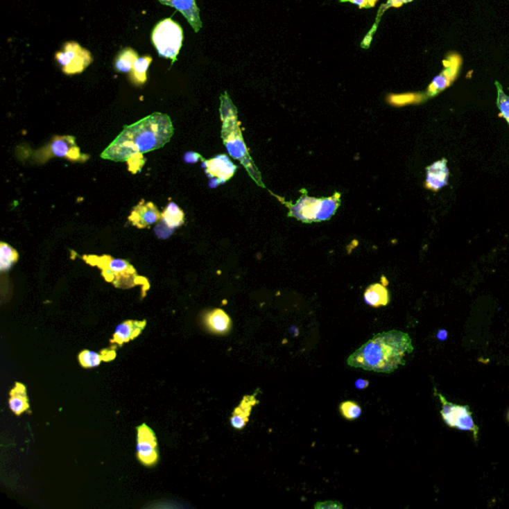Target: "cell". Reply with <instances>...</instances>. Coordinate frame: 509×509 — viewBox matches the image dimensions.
<instances>
[{"instance_id":"cell-1","label":"cell","mask_w":509,"mask_h":509,"mask_svg":"<svg viewBox=\"0 0 509 509\" xmlns=\"http://www.w3.org/2000/svg\"><path fill=\"white\" fill-rule=\"evenodd\" d=\"M173 132L171 118L167 114L155 112L132 125L126 126L101 157L112 162H128L130 169L135 162H139L143 166L144 164L139 158L144 153L164 148L171 141Z\"/></svg>"},{"instance_id":"cell-2","label":"cell","mask_w":509,"mask_h":509,"mask_svg":"<svg viewBox=\"0 0 509 509\" xmlns=\"http://www.w3.org/2000/svg\"><path fill=\"white\" fill-rule=\"evenodd\" d=\"M414 350L410 336L399 330L382 332L352 353L347 364L376 373H392L404 365L406 354Z\"/></svg>"},{"instance_id":"cell-3","label":"cell","mask_w":509,"mask_h":509,"mask_svg":"<svg viewBox=\"0 0 509 509\" xmlns=\"http://www.w3.org/2000/svg\"><path fill=\"white\" fill-rule=\"evenodd\" d=\"M220 112H221V119L223 121L222 139H223L227 150L232 157L237 158L245 165V167H246L250 174H252L257 183H260V185L263 187L260 175L257 174L253 162L248 157L246 146H245L244 141H243L239 126H238L237 112H236V107H234L227 93L221 96Z\"/></svg>"},{"instance_id":"cell-4","label":"cell","mask_w":509,"mask_h":509,"mask_svg":"<svg viewBox=\"0 0 509 509\" xmlns=\"http://www.w3.org/2000/svg\"><path fill=\"white\" fill-rule=\"evenodd\" d=\"M151 41L160 57L171 59L174 63L182 46V28L178 22L167 18L158 22L153 28Z\"/></svg>"},{"instance_id":"cell-5","label":"cell","mask_w":509,"mask_h":509,"mask_svg":"<svg viewBox=\"0 0 509 509\" xmlns=\"http://www.w3.org/2000/svg\"><path fill=\"white\" fill-rule=\"evenodd\" d=\"M85 258L87 262L98 266L102 270L105 279L114 284L117 288H132L137 285V270L128 261L109 256H89Z\"/></svg>"},{"instance_id":"cell-6","label":"cell","mask_w":509,"mask_h":509,"mask_svg":"<svg viewBox=\"0 0 509 509\" xmlns=\"http://www.w3.org/2000/svg\"><path fill=\"white\" fill-rule=\"evenodd\" d=\"M75 139L71 135L53 137L51 141L34 153V160L41 164H45L52 157H65L74 162H86L89 157L82 155Z\"/></svg>"},{"instance_id":"cell-7","label":"cell","mask_w":509,"mask_h":509,"mask_svg":"<svg viewBox=\"0 0 509 509\" xmlns=\"http://www.w3.org/2000/svg\"><path fill=\"white\" fill-rule=\"evenodd\" d=\"M55 59L62 66L64 74H80L93 62L91 52L77 42H67L63 51L57 52Z\"/></svg>"},{"instance_id":"cell-8","label":"cell","mask_w":509,"mask_h":509,"mask_svg":"<svg viewBox=\"0 0 509 509\" xmlns=\"http://www.w3.org/2000/svg\"><path fill=\"white\" fill-rule=\"evenodd\" d=\"M442 402L441 415L445 423L451 428H457L460 431H469L474 433V439L478 440V428L474 423L472 412L467 406L453 404L446 400L441 394H437Z\"/></svg>"},{"instance_id":"cell-9","label":"cell","mask_w":509,"mask_h":509,"mask_svg":"<svg viewBox=\"0 0 509 509\" xmlns=\"http://www.w3.org/2000/svg\"><path fill=\"white\" fill-rule=\"evenodd\" d=\"M137 453L139 462L146 467L157 464L158 460L157 437L146 424L137 428Z\"/></svg>"},{"instance_id":"cell-10","label":"cell","mask_w":509,"mask_h":509,"mask_svg":"<svg viewBox=\"0 0 509 509\" xmlns=\"http://www.w3.org/2000/svg\"><path fill=\"white\" fill-rule=\"evenodd\" d=\"M462 66V58L458 54L449 55L444 61V70L433 80L428 87L427 97H435L455 81Z\"/></svg>"},{"instance_id":"cell-11","label":"cell","mask_w":509,"mask_h":509,"mask_svg":"<svg viewBox=\"0 0 509 509\" xmlns=\"http://www.w3.org/2000/svg\"><path fill=\"white\" fill-rule=\"evenodd\" d=\"M336 204L334 199H315L311 197H302L293 208V215L304 221L325 219L322 209L327 206Z\"/></svg>"},{"instance_id":"cell-12","label":"cell","mask_w":509,"mask_h":509,"mask_svg":"<svg viewBox=\"0 0 509 509\" xmlns=\"http://www.w3.org/2000/svg\"><path fill=\"white\" fill-rule=\"evenodd\" d=\"M162 219V214L157 206L153 202L141 201L132 209V214L128 216V221L137 228L143 229L150 225L157 223Z\"/></svg>"},{"instance_id":"cell-13","label":"cell","mask_w":509,"mask_h":509,"mask_svg":"<svg viewBox=\"0 0 509 509\" xmlns=\"http://www.w3.org/2000/svg\"><path fill=\"white\" fill-rule=\"evenodd\" d=\"M158 1L164 6H171L182 13L195 32H199L202 28L200 11L197 8L195 0H158Z\"/></svg>"},{"instance_id":"cell-14","label":"cell","mask_w":509,"mask_h":509,"mask_svg":"<svg viewBox=\"0 0 509 509\" xmlns=\"http://www.w3.org/2000/svg\"><path fill=\"white\" fill-rule=\"evenodd\" d=\"M206 173L220 182L230 180L235 173V166L226 155H217L216 157L205 162Z\"/></svg>"},{"instance_id":"cell-15","label":"cell","mask_w":509,"mask_h":509,"mask_svg":"<svg viewBox=\"0 0 509 509\" xmlns=\"http://www.w3.org/2000/svg\"><path fill=\"white\" fill-rule=\"evenodd\" d=\"M449 171L447 159L435 162L427 167V178H426V188L439 191L442 187L448 185Z\"/></svg>"},{"instance_id":"cell-16","label":"cell","mask_w":509,"mask_h":509,"mask_svg":"<svg viewBox=\"0 0 509 509\" xmlns=\"http://www.w3.org/2000/svg\"><path fill=\"white\" fill-rule=\"evenodd\" d=\"M203 320L206 329L218 336L229 334L232 329L230 316L220 309H213L206 313Z\"/></svg>"},{"instance_id":"cell-17","label":"cell","mask_w":509,"mask_h":509,"mask_svg":"<svg viewBox=\"0 0 509 509\" xmlns=\"http://www.w3.org/2000/svg\"><path fill=\"white\" fill-rule=\"evenodd\" d=\"M259 390H257L256 393L253 395L244 396L239 406L234 410L230 422L231 425L236 430H242V429L246 427L252 410H253L254 406L259 404V401L256 399Z\"/></svg>"},{"instance_id":"cell-18","label":"cell","mask_w":509,"mask_h":509,"mask_svg":"<svg viewBox=\"0 0 509 509\" xmlns=\"http://www.w3.org/2000/svg\"><path fill=\"white\" fill-rule=\"evenodd\" d=\"M146 325V320H127V322H121L114 330L111 341L119 345L130 343L141 334Z\"/></svg>"},{"instance_id":"cell-19","label":"cell","mask_w":509,"mask_h":509,"mask_svg":"<svg viewBox=\"0 0 509 509\" xmlns=\"http://www.w3.org/2000/svg\"><path fill=\"white\" fill-rule=\"evenodd\" d=\"M9 407L16 416L29 409L28 397H27L26 387L21 383H15V386L9 394Z\"/></svg>"},{"instance_id":"cell-20","label":"cell","mask_w":509,"mask_h":509,"mask_svg":"<svg viewBox=\"0 0 509 509\" xmlns=\"http://www.w3.org/2000/svg\"><path fill=\"white\" fill-rule=\"evenodd\" d=\"M114 357L116 352L114 350H102L101 353L83 350L79 354V362L84 368H94L100 365L103 361L114 360Z\"/></svg>"},{"instance_id":"cell-21","label":"cell","mask_w":509,"mask_h":509,"mask_svg":"<svg viewBox=\"0 0 509 509\" xmlns=\"http://www.w3.org/2000/svg\"><path fill=\"white\" fill-rule=\"evenodd\" d=\"M364 300L373 307L387 306L389 304L388 290L380 284L369 286L364 293Z\"/></svg>"},{"instance_id":"cell-22","label":"cell","mask_w":509,"mask_h":509,"mask_svg":"<svg viewBox=\"0 0 509 509\" xmlns=\"http://www.w3.org/2000/svg\"><path fill=\"white\" fill-rule=\"evenodd\" d=\"M412 1L413 0H388L386 3L382 4V6H380L379 10H378L377 16H376V20L374 24H373L372 28L369 31L365 37H364V40L362 41L361 47L364 48V49H368L369 46L371 45L373 36H374L376 31H377L378 24H379L383 13H384L385 11L388 10L389 8H401V6H404V4L409 3V2Z\"/></svg>"},{"instance_id":"cell-23","label":"cell","mask_w":509,"mask_h":509,"mask_svg":"<svg viewBox=\"0 0 509 509\" xmlns=\"http://www.w3.org/2000/svg\"><path fill=\"white\" fill-rule=\"evenodd\" d=\"M151 62H153V58L148 56H148L137 59V62H135L132 70L130 72V82L135 85V86H143V85L146 84V80H148L146 72H148V69L150 67Z\"/></svg>"},{"instance_id":"cell-24","label":"cell","mask_w":509,"mask_h":509,"mask_svg":"<svg viewBox=\"0 0 509 509\" xmlns=\"http://www.w3.org/2000/svg\"><path fill=\"white\" fill-rule=\"evenodd\" d=\"M137 59L139 56L134 49L130 47L125 48L117 56L114 60V68L118 72L130 73Z\"/></svg>"},{"instance_id":"cell-25","label":"cell","mask_w":509,"mask_h":509,"mask_svg":"<svg viewBox=\"0 0 509 509\" xmlns=\"http://www.w3.org/2000/svg\"><path fill=\"white\" fill-rule=\"evenodd\" d=\"M162 220L169 228H178L184 223V213L174 202H171L162 214Z\"/></svg>"},{"instance_id":"cell-26","label":"cell","mask_w":509,"mask_h":509,"mask_svg":"<svg viewBox=\"0 0 509 509\" xmlns=\"http://www.w3.org/2000/svg\"><path fill=\"white\" fill-rule=\"evenodd\" d=\"M17 251L6 242H1L0 244V269L2 272L10 269L17 262Z\"/></svg>"},{"instance_id":"cell-27","label":"cell","mask_w":509,"mask_h":509,"mask_svg":"<svg viewBox=\"0 0 509 509\" xmlns=\"http://www.w3.org/2000/svg\"><path fill=\"white\" fill-rule=\"evenodd\" d=\"M497 89V107L501 112V117L506 119L509 125V95L504 93L502 86L499 82L495 83Z\"/></svg>"},{"instance_id":"cell-28","label":"cell","mask_w":509,"mask_h":509,"mask_svg":"<svg viewBox=\"0 0 509 509\" xmlns=\"http://www.w3.org/2000/svg\"><path fill=\"white\" fill-rule=\"evenodd\" d=\"M339 411L346 420L353 421V420L359 418L362 410L357 403L352 402V401H345V402L339 405Z\"/></svg>"},{"instance_id":"cell-29","label":"cell","mask_w":509,"mask_h":509,"mask_svg":"<svg viewBox=\"0 0 509 509\" xmlns=\"http://www.w3.org/2000/svg\"><path fill=\"white\" fill-rule=\"evenodd\" d=\"M378 0H339V2H350L360 9L373 8Z\"/></svg>"},{"instance_id":"cell-30","label":"cell","mask_w":509,"mask_h":509,"mask_svg":"<svg viewBox=\"0 0 509 509\" xmlns=\"http://www.w3.org/2000/svg\"><path fill=\"white\" fill-rule=\"evenodd\" d=\"M316 509H327V508H336L343 509V506L340 502L336 501H327L323 502H318L315 506Z\"/></svg>"},{"instance_id":"cell-31","label":"cell","mask_w":509,"mask_h":509,"mask_svg":"<svg viewBox=\"0 0 509 509\" xmlns=\"http://www.w3.org/2000/svg\"><path fill=\"white\" fill-rule=\"evenodd\" d=\"M368 386H369L368 380L359 379V380H356V382H355V387H356V388L359 390L366 389L367 387Z\"/></svg>"},{"instance_id":"cell-32","label":"cell","mask_w":509,"mask_h":509,"mask_svg":"<svg viewBox=\"0 0 509 509\" xmlns=\"http://www.w3.org/2000/svg\"><path fill=\"white\" fill-rule=\"evenodd\" d=\"M447 331H445V330H441V331H439V334H438V338L441 339V340H445V339L447 338Z\"/></svg>"},{"instance_id":"cell-33","label":"cell","mask_w":509,"mask_h":509,"mask_svg":"<svg viewBox=\"0 0 509 509\" xmlns=\"http://www.w3.org/2000/svg\"><path fill=\"white\" fill-rule=\"evenodd\" d=\"M508 420H509V414H508Z\"/></svg>"}]
</instances>
